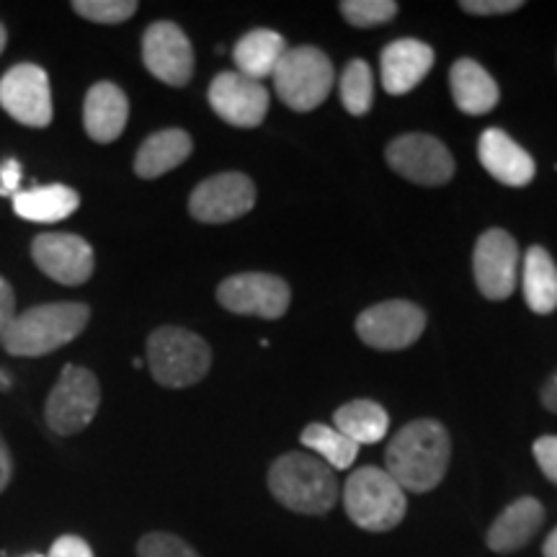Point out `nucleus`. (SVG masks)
Listing matches in <instances>:
<instances>
[{
  "instance_id": "obj_5",
  "label": "nucleus",
  "mask_w": 557,
  "mask_h": 557,
  "mask_svg": "<svg viewBox=\"0 0 557 557\" xmlns=\"http://www.w3.org/2000/svg\"><path fill=\"white\" fill-rule=\"evenodd\" d=\"M148 364L158 385L181 389L207 377L212 367V348L197 333L163 325L148 338Z\"/></svg>"
},
{
  "instance_id": "obj_41",
  "label": "nucleus",
  "mask_w": 557,
  "mask_h": 557,
  "mask_svg": "<svg viewBox=\"0 0 557 557\" xmlns=\"http://www.w3.org/2000/svg\"><path fill=\"white\" fill-rule=\"evenodd\" d=\"M5 39H9V37H5V26L0 24V52H3V47H5Z\"/></svg>"
},
{
  "instance_id": "obj_36",
  "label": "nucleus",
  "mask_w": 557,
  "mask_h": 557,
  "mask_svg": "<svg viewBox=\"0 0 557 557\" xmlns=\"http://www.w3.org/2000/svg\"><path fill=\"white\" fill-rule=\"evenodd\" d=\"M21 178H24V169L18 160L11 158L0 163V197H16Z\"/></svg>"
},
{
  "instance_id": "obj_1",
  "label": "nucleus",
  "mask_w": 557,
  "mask_h": 557,
  "mask_svg": "<svg viewBox=\"0 0 557 557\" xmlns=\"http://www.w3.org/2000/svg\"><path fill=\"white\" fill-rule=\"evenodd\" d=\"M449 459V431L438 421L421 418L403 426L387 444L385 470L403 491L429 493L447 475Z\"/></svg>"
},
{
  "instance_id": "obj_19",
  "label": "nucleus",
  "mask_w": 557,
  "mask_h": 557,
  "mask_svg": "<svg viewBox=\"0 0 557 557\" xmlns=\"http://www.w3.org/2000/svg\"><path fill=\"white\" fill-rule=\"evenodd\" d=\"M129 101L116 83L101 81L86 94L83 103V127L94 143H114L127 127Z\"/></svg>"
},
{
  "instance_id": "obj_3",
  "label": "nucleus",
  "mask_w": 557,
  "mask_h": 557,
  "mask_svg": "<svg viewBox=\"0 0 557 557\" xmlns=\"http://www.w3.org/2000/svg\"><path fill=\"white\" fill-rule=\"evenodd\" d=\"M90 320L88 305L81 302H50L29 308L13 318L3 346L11 357H47L67 346L86 331Z\"/></svg>"
},
{
  "instance_id": "obj_16",
  "label": "nucleus",
  "mask_w": 557,
  "mask_h": 557,
  "mask_svg": "<svg viewBox=\"0 0 557 557\" xmlns=\"http://www.w3.org/2000/svg\"><path fill=\"white\" fill-rule=\"evenodd\" d=\"M32 259L54 282L65 287H81L94 276V248L78 235L70 233H47L34 238Z\"/></svg>"
},
{
  "instance_id": "obj_17",
  "label": "nucleus",
  "mask_w": 557,
  "mask_h": 557,
  "mask_svg": "<svg viewBox=\"0 0 557 557\" xmlns=\"http://www.w3.org/2000/svg\"><path fill=\"white\" fill-rule=\"evenodd\" d=\"M434 67V50L421 39H398L389 41L382 52L380 73L382 88L389 96H406Z\"/></svg>"
},
{
  "instance_id": "obj_4",
  "label": "nucleus",
  "mask_w": 557,
  "mask_h": 557,
  "mask_svg": "<svg viewBox=\"0 0 557 557\" xmlns=\"http://www.w3.org/2000/svg\"><path fill=\"white\" fill-rule=\"evenodd\" d=\"M348 519L364 532H389L406 519V491L385 468H359L344 485Z\"/></svg>"
},
{
  "instance_id": "obj_12",
  "label": "nucleus",
  "mask_w": 557,
  "mask_h": 557,
  "mask_svg": "<svg viewBox=\"0 0 557 557\" xmlns=\"http://www.w3.org/2000/svg\"><path fill=\"white\" fill-rule=\"evenodd\" d=\"M256 207V186L246 173L230 171L201 181L189 197V212L194 220L207 225H222L248 214Z\"/></svg>"
},
{
  "instance_id": "obj_33",
  "label": "nucleus",
  "mask_w": 557,
  "mask_h": 557,
  "mask_svg": "<svg viewBox=\"0 0 557 557\" xmlns=\"http://www.w3.org/2000/svg\"><path fill=\"white\" fill-rule=\"evenodd\" d=\"M459 5L472 16H504L521 9L519 0H462Z\"/></svg>"
},
{
  "instance_id": "obj_25",
  "label": "nucleus",
  "mask_w": 557,
  "mask_h": 557,
  "mask_svg": "<svg viewBox=\"0 0 557 557\" xmlns=\"http://www.w3.org/2000/svg\"><path fill=\"white\" fill-rule=\"evenodd\" d=\"M524 299L537 315L557 310V267L542 246H532L524 256Z\"/></svg>"
},
{
  "instance_id": "obj_34",
  "label": "nucleus",
  "mask_w": 557,
  "mask_h": 557,
  "mask_svg": "<svg viewBox=\"0 0 557 557\" xmlns=\"http://www.w3.org/2000/svg\"><path fill=\"white\" fill-rule=\"evenodd\" d=\"M50 557H94V549H90V545L83 537L62 534L60 540H54Z\"/></svg>"
},
{
  "instance_id": "obj_18",
  "label": "nucleus",
  "mask_w": 557,
  "mask_h": 557,
  "mask_svg": "<svg viewBox=\"0 0 557 557\" xmlns=\"http://www.w3.org/2000/svg\"><path fill=\"white\" fill-rule=\"evenodd\" d=\"M478 158L493 178L506 186H513V189L532 184L534 173H537L532 156L521 145L513 143L504 129H485L480 135Z\"/></svg>"
},
{
  "instance_id": "obj_20",
  "label": "nucleus",
  "mask_w": 557,
  "mask_h": 557,
  "mask_svg": "<svg viewBox=\"0 0 557 557\" xmlns=\"http://www.w3.org/2000/svg\"><path fill=\"white\" fill-rule=\"evenodd\" d=\"M542 521H545V508H542L537 498L524 496L513 500L511 506H506L498 513V519L493 521L491 529H487V547L500 555L517 553V549L524 547L540 532Z\"/></svg>"
},
{
  "instance_id": "obj_23",
  "label": "nucleus",
  "mask_w": 557,
  "mask_h": 557,
  "mask_svg": "<svg viewBox=\"0 0 557 557\" xmlns=\"http://www.w3.org/2000/svg\"><path fill=\"white\" fill-rule=\"evenodd\" d=\"M287 39L278 32L271 29H253L246 37L238 39V45L233 47V60L240 75H246L250 81H263L269 75H274L284 54H287Z\"/></svg>"
},
{
  "instance_id": "obj_37",
  "label": "nucleus",
  "mask_w": 557,
  "mask_h": 557,
  "mask_svg": "<svg viewBox=\"0 0 557 557\" xmlns=\"http://www.w3.org/2000/svg\"><path fill=\"white\" fill-rule=\"evenodd\" d=\"M13 478V459H11V451L5 447L3 442H0V493L5 491Z\"/></svg>"
},
{
  "instance_id": "obj_10",
  "label": "nucleus",
  "mask_w": 557,
  "mask_h": 557,
  "mask_svg": "<svg viewBox=\"0 0 557 557\" xmlns=\"http://www.w3.org/2000/svg\"><path fill=\"white\" fill-rule=\"evenodd\" d=\"M0 107L24 127H50L54 109L50 78L45 70L32 62L11 67L0 78Z\"/></svg>"
},
{
  "instance_id": "obj_40",
  "label": "nucleus",
  "mask_w": 557,
  "mask_h": 557,
  "mask_svg": "<svg viewBox=\"0 0 557 557\" xmlns=\"http://www.w3.org/2000/svg\"><path fill=\"white\" fill-rule=\"evenodd\" d=\"M11 387V382H9V374L5 372H0V389H9Z\"/></svg>"
},
{
  "instance_id": "obj_32",
  "label": "nucleus",
  "mask_w": 557,
  "mask_h": 557,
  "mask_svg": "<svg viewBox=\"0 0 557 557\" xmlns=\"http://www.w3.org/2000/svg\"><path fill=\"white\" fill-rule=\"evenodd\" d=\"M534 459L549 483L557 485V436H540L534 442Z\"/></svg>"
},
{
  "instance_id": "obj_35",
  "label": "nucleus",
  "mask_w": 557,
  "mask_h": 557,
  "mask_svg": "<svg viewBox=\"0 0 557 557\" xmlns=\"http://www.w3.org/2000/svg\"><path fill=\"white\" fill-rule=\"evenodd\" d=\"M13 318H16V295H13L11 284L0 276V344L9 333Z\"/></svg>"
},
{
  "instance_id": "obj_2",
  "label": "nucleus",
  "mask_w": 557,
  "mask_h": 557,
  "mask_svg": "<svg viewBox=\"0 0 557 557\" xmlns=\"http://www.w3.org/2000/svg\"><path fill=\"white\" fill-rule=\"evenodd\" d=\"M269 491L284 508L308 517H323L338 500L336 472L302 451H289L271 465Z\"/></svg>"
},
{
  "instance_id": "obj_31",
  "label": "nucleus",
  "mask_w": 557,
  "mask_h": 557,
  "mask_svg": "<svg viewBox=\"0 0 557 557\" xmlns=\"http://www.w3.org/2000/svg\"><path fill=\"white\" fill-rule=\"evenodd\" d=\"M137 557H201L189 542L176 534L150 532L137 542Z\"/></svg>"
},
{
  "instance_id": "obj_15",
  "label": "nucleus",
  "mask_w": 557,
  "mask_h": 557,
  "mask_svg": "<svg viewBox=\"0 0 557 557\" xmlns=\"http://www.w3.org/2000/svg\"><path fill=\"white\" fill-rule=\"evenodd\" d=\"M143 62L158 81L186 86L194 75L191 41L173 21H156L143 34Z\"/></svg>"
},
{
  "instance_id": "obj_14",
  "label": "nucleus",
  "mask_w": 557,
  "mask_h": 557,
  "mask_svg": "<svg viewBox=\"0 0 557 557\" xmlns=\"http://www.w3.org/2000/svg\"><path fill=\"white\" fill-rule=\"evenodd\" d=\"M207 99L214 114L233 127L253 129L269 114L267 86L240 73H220L209 86Z\"/></svg>"
},
{
  "instance_id": "obj_27",
  "label": "nucleus",
  "mask_w": 557,
  "mask_h": 557,
  "mask_svg": "<svg viewBox=\"0 0 557 557\" xmlns=\"http://www.w3.org/2000/svg\"><path fill=\"white\" fill-rule=\"evenodd\" d=\"M299 442L305 447L312 449L318 455L320 462H325L329 468L336 470H348L354 462H357L359 447L346 438L336 426H325V423H308L299 436Z\"/></svg>"
},
{
  "instance_id": "obj_13",
  "label": "nucleus",
  "mask_w": 557,
  "mask_h": 557,
  "mask_svg": "<svg viewBox=\"0 0 557 557\" xmlns=\"http://www.w3.org/2000/svg\"><path fill=\"white\" fill-rule=\"evenodd\" d=\"M475 284L487 299H508L519 282V246L506 230H487L472 253Z\"/></svg>"
},
{
  "instance_id": "obj_28",
  "label": "nucleus",
  "mask_w": 557,
  "mask_h": 557,
  "mask_svg": "<svg viewBox=\"0 0 557 557\" xmlns=\"http://www.w3.org/2000/svg\"><path fill=\"white\" fill-rule=\"evenodd\" d=\"M341 101L348 114L364 116L374 101L372 67L364 60H351L341 75Z\"/></svg>"
},
{
  "instance_id": "obj_21",
  "label": "nucleus",
  "mask_w": 557,
  "mask_h": 557,
  "mask_svg": "<svg viewBox=\"0 0 557 557\" xmlns=\"http://www.w3.org/2000/svg\"><path fill=\"white\" fill-rule=\"evenodd\" d=\"M449 86L455 107L470 116L487 114V111L496 109L500 99L498 83L491 78V73L480 62L470 58H459L451 65Z\"/></svg>"
},
{
  "instance_id": "obj_30",
  "label": "nucleus",
  "mask_w": 557,
  "mask_h": 557,
  "mask_svg": "<svg viewBox=\"0 0 557 557\" xmlns=\"http://www.w3.org/2000/svg\"><path fill=\"white\" fill-rule=\"evenodd\" d=\"M137 9L135 0H75L73 3V11L94 24H122L135 16Z\"/></svg>"
},
{
  "instance_id": "obj_11",
  "label": "nucleus",
  "mask_w": 557,
  "mask_h": 557,
  "mask_svg": "<svg viewBox=\"0 0 557 557\" xmlns=\"http://www.w3.org/2000/svg\"><path fill=\"white\" fill-rule=\"evenodd\" d=\"M387 163L418 186H442L455 176V158L442 139L431 135H403L387 148Z\"/></svg>"
},
{
  "instance_id": "obj_38",
  "label": "nucleus",
  "mask_w": 557,
  "mask_h": 557,
  "mask_svg": "<svg viewBox=\"0 0 557 557\" xmlns=\"http://www.w3.org/2000/svg\"><path fill=\"white\" fill-rule=\"evenodd\" d=\"M542 403H545L547 410L557 413V372L547 380V385L542 387Z\"/></svg>"
},
{
  "instance_id": "obj_24",
  "label": "nucleus",
  "mask_w": 557,
  "mask_h": 557,
  "mask_svg": "<svg viewBox=\"0 0 557 557\" xmlns=\"http://www.w3.org/2000/svg\"><path fill=\"white\" fill-rule=\"evenodd\" d=\"M81 207L78 191L70 189L65 184H47L37 189L18 191L13 197V209L21 220L29 222H60L67 220L75 209Z\"/></svg>"
},
{
  "instance_id": "obj_42",
  "label": "nucleus",
  "mask_w": 557,
  "mask_h": 557,
  "mask_svg": "<svg viewBox=\"0 0 557 557\" xmlns=\"http://www.w3.org/2000/svg\"><path fill=\"white\" fill-rule=\"evenodd\" d=\"M26 557H41V555H26Z\"/></svg>"
},
{
  "instance_id": "obj_39",
  "label": "nucleus",
  "mask_w": 557,
  "mask_h": 557,
  "mask_svg": "<svg viewBox=\"0 0 557 557\" xmlns=\"http://www.w3.org/2000/svg\"><path fill=\"white\" fill-rule=\"evenodd\" d=\"M545 557H557V529L545 540V547H542Z\"/></svg>"
},
{
  "instance_id": "obj_6",
  "label": "nucleus",
  "mask_w": 557,
  "mask_h": 557,
  "mask_svg": "<svg viewBox=\"0 0 557 557\" xmlns=\"http://www.w3.org/2000/svg\"><path fill=\"white\" fill-rule=\"evenodd\" d=\"M333 81L336 75L329 54L318 47H295L274 70V94L289 109L305 114L329 99Z\"/></svg>"
},
{
  "instance_id": "obj_9",
  "label": "nucleus",
  "mask_w": 557,
  "mask_h": 557,
  "mask_svg": "<svg viewBox=\"0 0 557 557\" xmlns=\"http://www.w3.org/2000/svg\"><path fill=\"white\" fill-rule=\"evenodd\" d=\"M289 284L274 274H261V271L227 276L218 287V302L235 315L276 320L289 310Z\"/></svg>"
},
{
  "instance_id": "obj_29",
  "label": "nucleus",
  "mask_w": 557,
  "mask_h": 557,
  "mask_svg": "<svg viewBox=\"0 0 557 557\" xmlns=\"http://www.w3.org/2000/svg\"><path fill=\"white\" fill-rule=\"evenodd\" d=\"M341 13L348 24L369 29V26L387 24L398 16V3H393V0H344Z\"/></svg>"
},
{
  "instance_id": "obj_8",
  "label": "nucleus",
  "mask_w": 557,
  "mask_h": 557,
  "mask_svg": "<svg viewBox=\"0 0 557 557\" xmlns=\"http://www.w3.org/2000/svg\"><path fill=\"white\" fill-rule=\"evenodd\" d=\"M426 329V312L408 299H387L372 305L357 318V333L377 351H400L413 346Z\"/></svg>"
},
{
  "instance_id": "obj_7",
  "label": "nucleus",
  "mask_w": 557,
  "mask_h": 557,
  "mask_svg": "<svg viewBox=\"0 0 557 557\" xmlns=\"http://www.w3.org/2000/svg\"><path fill=\"white\" fill-rule=\"evenodd\" d=\"M101 406V387L96 374L86 367L67 364L62 367L58 385L47 398L45 418L58 436L81 434L90 426Z\"/></svg>"
},
{
  "instance_id": "obj_26",
  "label": "nucleus",
  "mask_w": 557,
  "mask_h": 557,
  "mask_svg": "<svg viewBox=\"0 0 557 557\" xmlns=\"http://www.w3.org/2000/svg\"><path fill=\"white\" fill-rule=\"evenodd\" d=\"M336 429L357 447L361 444H377L387 436L389 416L374 400H351L336 410Z\"/></svg>"
},
{
  "instance_id": "obj_22",
  "label": "nucleus",
  "mask_w": 557,
  "mask_h": 557,
  "mask_svg": "<svg viewBox=\"0 0 557 557\" xmlns=\"http://www.w3.org/2000/svg\"><path fill=\"white\" fill-rule=\"evenodd\" d=\"M194 150L191 135L184 129H160L139 145L135 156V173L139 178H160L186 163Z\"/></svg>"
}]
</instances>
